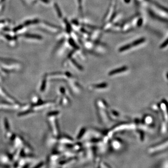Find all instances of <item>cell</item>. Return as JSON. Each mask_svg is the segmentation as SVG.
<instances>
[{"instance_id":"6da1fadb","label":"cell","mask_w":168,"mask_h":168,"mask_svg":"<svg viewBox=\"0 0 168 168\" xmlns=\"http://www.w3.org/2000/svg\"><path fill=\"white\" fill-rule=\"evenodd\" d=\"M64 22L66 26V32L68 33L69 34H70L72 30V26L71 25V24L69 22L68 20H67L66 18L64 19Z\"/></svg>"},{"instance_id":"7a4b0ae2","label":"cell","mask_w":168,"mask_h":168,"mask_svg":"<svg viewBox=\"0 0 168 168\" xmlns=\"http://www.w3.org/2000/svg\"><path fill=\"white\" fill-rule=\"evenodd\" d=\"M145 38H140V39H137V40L135 41L134 42H133L131 44L132 45V47L136 46L138 45L139 44L143 43V42H145Z\"/></svg>"},{"instance_id":"3957f363","label":"cell","mask_w":168,"mask_h":168,"mask_svg":"<svg viewBox=\"0 0 168 168\" xmlns=\"http://www.w3.org/2000/svg\"><path fill=\"white\" fill-rule=\"evenodd\" d=\"M132 45L131 44H126L124 46H122L121 47H120V49H119V51L120 52H124V51H126L127 50H128L129 49H130V48L132 47Z\"/></svg>"},{"instance_id":"277c9868","label":"cell","mask_w":168,"mask_h":168,"mask_svg":"<svg viewBox=\"0 0 168 168\" xmlns=\"http://www.w3.org/2000/svg\"><path fill=\"white\" fill-rule=\"evenodd\" d=\"M68 41H69V44H70V45L72 46V47H73L75 49L78 50V49H79V47L77 45V44H76L74 40H73L72 38H70L69 39Z\"/></svg>"},{"instance_id":"5b68a950","label":"cell","mask_w":168,"mask_h":168,"mask_svg":"<svg viewBox=\"0 0 168 168\" xmlns=\"http://www.w3.org/2000/svg\"><path fill=\"white\" fill-rule=\"evenodd\" d=\"M82 25H83V26H85V27H86L89 28H90V29H98V27H96L95 26H93V25H90V24H82Z\"/></svg>"},{"instance_id":"8992f818","label":"cell","mask_w":168,"mask_h":168,"mask_svg":"<svg viewBox=\"0 0 168 168\" xmlns=\"http://www.w3.org/2000/svg\"><path fill=\"white\" fill-rule=\"evenodd\" d=\"M55 8H56V10L57 11V15L59 17H61L62 16V13L61 12V10H60V9L59 8L58 6L56 4H55Z\"/></svg>"},{"instance_id":"52a82bcc","label":"cell","mask_w":168,"mask_h":168,"mask_svg":"<svg viewBox=\"0 0 168 168\" xmlns=\"http://www.w3.org/2000/svg\"><path fill=\"white\" fill-rule=\"evenodd\" d=\"M142 24V19L140 18L139 20L138 21V22H137V26H139V27H140L141 24Z\"/></svg>"},{"instance_id":"ba28073f","label":"cell","mask_w":168,"mask_h":168,"mask_svg":"<svg viewBox=\"0 0 168 168\" xmlns=\"http://www.w3.org/2000/svg\"><path fill=\"white\" fill-rule=\"evenodd\" d=\"M72 23L73 24H75L76 25H79V22L77 20H72Z\"/></svg>"},{"instance_id":"9c48e42d","label":"cell","mask_w":168,"mask_h":168,"mask_svg":"<svg viewBox=\"0 0 168 168\" xmlns=\"http://www.w3.org/2000/svg\"><path fill=\"white\" fill-rule=\"evenodd\" d=\"M80 30H81V31L82 32L84 33H86V34H89H89H90V33H89V32L87 31H86V30H85L83 28H81L80 29Z\"/></svg>"},{"instance_id":"30bf717a","label":"cell","mask_w":168,"mask_h":168,"mask_svg":"<svg viewBox=\"0 0 168 168\" xmlns=\"http://www.w3.org/2000/svg\"><path fill=\"white\" fill-rule=\"evenodd\" d=\"M168 44V39L167 40L165 43H164L163 44H162V47H165L166 45H167V44Z\"/></svg>"},{"instance_id":"8fae6325","label":"cell","mask_w":168,"mask_h":168,"mask_svg":"<svg viewBox=\"0 0 168 168\" xmlns=\"http://www.w3.org/2000/svg\"><path fill=\"white\" fill-rule=\"evenodd\" d=\"M78 2L79 3V5H80V10H81V3H82V0H78Z\"/></svg>"},{"instance_id":"7c38bea8","label":"cell","mask_w":168,"mask_h":168,"mask_svg":"<svg viewBox=\"0 0 168 168\" xmlns=\"http://www.w3.org/2000/svg\"><path fill=\"white\" fill-rule=\"evenodd\" d=\"M130 0H124L125 2L126 3H128L129 2H130Z\"/></svg>"}]
</instances>
